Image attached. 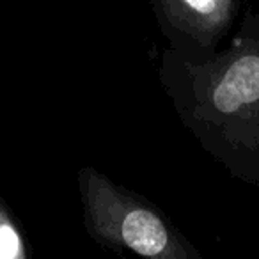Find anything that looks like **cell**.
<instances>
[{"label":"cell","instance_id":"obj_4","mask_svg":"<svg viewBox=\"0 0 259 259\" xmlns=\"http://www.w3.org/2000/svg\"><path fill=\"white\" fill-rule=\"evenodd\" d=\"M29 257L25 238L16 224L15 217L0 199V259H25Z\"/></svg>","mask_w":259,"mask_h":259},{"label":"cell","instance_id":"obj_1","mask_svg":"<svg viewBox=\"0 0 259 259\" xmlns=\"http://www.w3.org/2000/svg\"><path fill=\"white\" fill-rule=\"evenodd\" d=\"M160 80L202 148L259 187V16L247 13L226 50L169 48Z\"/></svg>","mask_w":259,"mask_h":259},{"label":"cell","instance_id":"obj_3","mask_svg":"<svg viewBox=\"0 0 259 259\" xmlns=\"http://www.w3.org/2000/svg\"><path fill=\"white\" fill-rule=\"evenodd\" d=\"M172 47L213 48L227 34L240 0H153Z\"/></svg>","mask_w":259,"mask_h":259},{"label":"cell","instance_id":"obj_2","mask_svg":"<svg viewBox=\"0 0 259 259\" xmlns=\"http://www.w3.org/2000/svg\"><path fill=\"white\" fill-rule=\"evenodd\" d=\"M78 187L85 229L98 243L153 259L201 257L156 206L93 167L80 170Z\"/></svg>","mask_w":259,"mask_h":259}]
</instances>
